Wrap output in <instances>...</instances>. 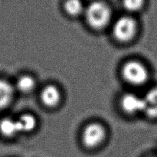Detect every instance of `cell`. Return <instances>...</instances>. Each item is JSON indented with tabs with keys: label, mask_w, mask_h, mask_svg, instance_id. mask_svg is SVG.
Returning a JSON list of instances; mask_svg holds the SVG:
<instances>
[{
	"label": "cell",
	"mask_w": 157,
	"mask_h": 157,
	"mask_svg": "<svg viewBox=\"0 0 157 157\" xmlns=\"http://www.w3.org/2000/svg\"><path fill=\"white\" fill-rule=\"evenodd\" d=\"M0 132L4 136L11 137L19 133L16 121L11 118H4L0 121Z\"/></svg>",
	"instance_id": "obj_10"
},
{
	"label": "cell",
	"mask_w": 157,
	"mask_h": 157,
	"mask_svg": "<svg viewBox=\"0 0 157 157\" xmlns=\"http://www.w3.org/2000/svg\"><path fill=\"white\" fill-rule=\"evenodd\" d=\"M61 92L55 85H48L41 93V102L48 107H54L58 105L61 101Z\"/></svg>",
	"instance_id": "obj_7"
},
{
	"label": "cell",
	"mask_w": 157,
	"mask_h": 157,
	"mask_svg": "<svg viewBox=\"0 0 157 157\" xmlns=\"http://www.w3.org/2000/svg\"><path fill=\"white\" fill-rule=\"evenodd\" d=\"M137 25L133 18L123 16L118 18L113 28V35L120 41L127 42L130 41L136 33Z\"/></svg>",
	"instance_id": "obj_3"
},
{
	"label": "cell",
	"mask_w": 157,
	"mask_h": 157,
	"mask_svg": "<svg viewBox=\"0 0 157 157\" xmlns=\"http://www.w3.org/2000/svg\"><path fill=\"white\" fill-rule=\"evenodd\" d=\"M64 9L71 16H78L85 11L81 0H66L64 3Z\"/></svg>",
	"instance_id": "obj_11"
},
{
	"label": "cell",
	"mask_w": 157,
	"mask_h": 157,
	"mask_svg": "<svg viewBox=\"0 0 157 157\" xmlns=\"http://www.w3.org/2000/svg\"><path fill=\"white\" fill-rule=\"evenodd\" d=\"M121 105L124 112L130 114L137 113H144V98L133 94H127L122 98Z\"/></svg>",
	"instance_id": "obj_5"
},
{
	"label": "cell",
	"mask_w": 157,
	"mask_h": 157,
	"mask_svg": "<svg viewBox=\"0 0 157 157\" xmlns=\"http://www.w3.org/2000/svg\"><path fill=\"white\" fill-rule=\"evenodd\" d=\"M35 86V81L32 76L23 75L16 81V88L21 93L31 92Z\"/></svg>",
	"instance_id": "obj_12"
},
{
	"label": "cell",
	"mask_w": 157,
	"mask_h": 157,
	"mask_svg": "<svg viewBox=\"0 0 157 157\" xmlns=\"http://www.w3.org/2000/svg\"><path fill=\"white\" fill-rule=\"evenodd\" d=\"M143 98L144 101V113L149 118L157 119V87L150 89Z\"/></svg>",
	"instance_id": "obj_6"
},
{
	"label": "cell",
	"mask_w": 157,
	"mask_h": 157,
	"mask_svg": "<svg viewBox=\"0 0 157 157\" xmlns=\"http://www.w3.org/2000/svg\"><path fill=\"white\" fill-rule=\"evenodd\" d=\"M86 20L91 28L101 29L105 27L111 19V9L102 1L90 2L84 11Z\"/></svg>",
	"instance_id": "obj_1"
},
{
	"label": "cell",
	"mask_w": 157,
	"mask_h": 157,
	"mask_svg": "<svg viewBox=\"0 0 157 157\" xmlns=\"http://www.w3.org/2000/svg\"><path fill=\"white\" fill-rule=\"evenodd\" d=\"M14 89L8 81L0 80V110L6 108L13 99Z\"/></svg>",
	"instance_id": "obj_8"
},
{
	"label": "cell",
	"mask_w": 157,
	"mask_h": 157,
	"mask_svg": "<svg viewBox=\"0 0 157 157\" xmlns=\"http://www.w3.org/2000/svg\"><path fill=\"white\" fill-rule=\"evenodd\" d=\"M122 75L128 83L134 85H144L150 78L148 68L143 63L130 61L126 63L122 68Z\"/></svg>",
	"instance_id": "obj_2"
},
{
	"label": "cell",
	"mask_w": 157,
	"mask_h": 157,
	"mask_svg": "<svg viewBox=\"0 0 157 157\" xmlns=\"http://www.w3.org/2000/svg\"><path fill=\"white\" fill-rule=\"evenodd\" d=\"M18 125V131L21 132H32L37 126V121L35 117L29 113L23 114L16 121Z\"/></svg>",
	"instance_id": "obj_9"
},
{
	"label": "cell",
	"mask_w": 157,
	"mask_h": 157,
	"mask_svg": "<svg viewBox=\"0 0 157 157\" xmlns=\"http://www.w3.org/2000/svg\"><path fill=\"white\" fill-rule=\"evenodd\" d=\"M105 136L104 127L98 123H93L88 124L84 130L82 140L84 145L87 148H95L104 140Z\"/></svg>",
	"instance_id": "obj_4"
},
{
	"label": "cell",
	"mask_w": 157,
	"mask_h": 157,
	"mask_svg": "<svg viewBox=\"0 0 157 157\" xmlns=\"http://www.w3.org/2000/svg\"><path fill=\"white\" fill-rule=\"evenodd\" d=\"M122 4L128 12H136L144 7L145 0H122Z\"/></svg>",
	"instance_id": "obj_13"
},
{
	"label": "cell",
	"mask_w": 157,
	"mask_h": 157,
	"mask_svg": "<svg viewBox=\"0 0 157 157\" xmlns=\"http://www.w3.org/2000/svg\"><path fill=\"white\" fill-rule=\"evenodd\" d=\"M148 157H157V154H156V155H153V156H148Z\"/></svg>",
	"instance_id": "obj_14"
}]
</instances>
